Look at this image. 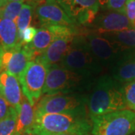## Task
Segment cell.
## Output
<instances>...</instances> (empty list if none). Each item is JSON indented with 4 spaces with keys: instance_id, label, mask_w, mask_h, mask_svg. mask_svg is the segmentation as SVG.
<instances>
[{
    "instance_id": "277c9868",
    "label": "cell",
    "mask_w": 135,
    "mask_h": 135,
    "mask_svg": "<svg viewBox=\"0 0 135 135\" xmlns=\"http://www.w3.org/2000/svg\"><path fill=\"white\" fill-rule=\"evenodd\" d=\"M90 135H131L135 132V112L116 111L91 118Z\"/></svg>"
},
{
    "instance_id": "484cf974",
    "label": "cell",
    "mask_w": 135,
    "mask_h": 135,
    "mask_svg": "<svg viewBox=\"0 0 135 135\" xmlns=\"http://www.w3.org/2000/svg\"><path fill=\"white\" fill-rule=\"evenodd\" d=\"M125 14L128 18L133 28H135V0H127Z\"/></svg>"
},
{
    "instance_id": "7c38bea8",
    "label": "cell",
    "mask_w": 135,
    "mask_h": 135,
    "mask_svg": "<svg viewBox=\"0 0 135 135\" xmlns=\"http://www.w3.org/2000/svg\"><path fill=\"white\" fill-rule=\"evenodd\" d=\"M90 26L99 34L116 32L133 28L126 14L113 11L98 15Z\"/></svg>"
},
{
    "instance_id": "f1b7e54d",
    "label": "cell",
    "mask_w": 135,
    "mask_h": 135,
    "mask_svg": "<svg viewBox=\"0 0 135 135\" xmlns=\"http://www.w3.org/2000/svg\"><path fill=\"white\" fill-rule=\"evenodd\" d=\"M7 1H8V0H0V7L3 5V4H5Z\"/></svg>"
},
{
    "instance_id": "1f68e13d",
    "label": "cell",
    "mask_w": 135,
    "mask_h": 135,
    "mask_svg": "<svg viewBox=\"0 0 135 135\" xmlns=\"http://www.w3.org/2000/svg\"><path fill=\"white\" fill-rule=\"evenodd\" d=\"M133 135H135V132H134V134H133Z\"/></svg>"
},
{
    "instance_id": "d4e9b609",
    "label": "cell",
    "mask_w": 135,
    "mask_h": 135,
    "mask_svg": "<svg viewBox=\"0 0 135 135\" xmlns=\"http://www.w3.org/2000/svg\"><path fill=\"white\" fill-rule=\"evenodd\" d=\"M127 0H106L104 8L107 11H118L125 14V8Z\"/></svg>"
},
{
    "instance_id": "8992f818",
    "label": "cell",
    "mask_w": 135,
    "mask_h": 135,
    "mask_svg": "<svg viewBox=\"0 0 135 135\" xmlns=\"http://www.w3.org/2000/svg\"><path fill=\"white\" fill-rule=\"evenodd\" d=\"M49 66L40 56L29 62L18 78L24 96L35 106L43 94Z\"/></svg>"
},
{
    "instance_id": "603a6c76",
    "label": "cell",
    "mask_w": 135,
    "mask_h": 135,
    "mask_svg": "<svg viewBox=\"0 0 135 135\" xmlns=\"http://www.w3.org/2000/svg\"><path fill=\"white\" fill-rule=\"evenodd\" d=\"M122 92L127 108L135 112V80L122 84Z\"/></svg>"
},
{
    "instance_id": "9a60e30c",
    "label": "cell",
    "mask_w": 135,
    "mask_h": 135,
    "mask_svg": "<svg viewBox=\"0 0 135 135\" xmlns=\"http://www.w3.org/2000/svg\"><path fill=\"white\" fill-rule=\"evenodd\" d=\"M74 37H61L55 38L48 48L40 57L49 66L61 62L62 59L71 45Z\"/></svg>"
},
{
    "instance_id": "4fadbf2b",
    "label": "cell",
    "mask_w": 135,
    "mask_h": 135,
    "mask_svg": "<svg viewBox=\"0 0 135 135\" xmlns=\"http://www.w3.org/2000/svg\"><path fill=\"white\" fill-rule=\"evenodd\" d=\"M111 77L125 84L135 80V50H128L111 68Z\"/></svg>"
},
{
    "instance_id": "2e32d148",
    "label": "cell",
    "mask_w": 135,
    "mask_h": 135,
    "mask_svg": "<svg viewBox=\"0 0 135 135\" xmlns=\"http://www.w3.org/2000/svg\"><path fill=\"white\" fill-rule=\"evenodd\" d=\"M19 45L22 44L16 23L11 20L0 18V47L10 49Z\"/></svg>"
},
{
    "instance_id": "ffe728a7",
    "label": "cell",
    "mask_w": 135,
    "mask_h": 135,
    "mask_svg": "<svg viewBox=\"0 0 135 135\" xmlns=\"http://www.w3.org/2000/svg\"><path fill=\"white\" fill-rule=\"evenodd\" d=\"M18 113L11 107L8 115L0 120V135H15L17 127Z\"/></svg>"
},
{
    "instance_id": "d6986e66",
    "label": "cell",
    "mask_w": 135,
    "mask_h": 135,
    "mask_svg": "<svg viewBox=\"0 0 135 135\" xmlns=\"http://www.w3.org/2000/svg\"><path fill=\"white\" fill-rule=\"evenodd\" d=\"M101 35L119 44L126 50H135V28H130L120 32L103 33Z\"/></svg>"
},
{
    "instance_id": "cb8c5ba5",
    "label": "cell",
    "mask_w": 135,
    "mask_h": 135,
    "mask_svg": "<svg viewBox=\"0 0 135 135\" xmlns=\"http://www.w3.org/2000/svg\"><path fill=\"white\" fill-rule=\"evenodd\" d=\"M38 32V29L34 26H29L28 28L19 34V38L22 45H26L32 43L35 35Z\"/></svg>"
},
{
    "instance_id": "e0dca14e",
    "label": "cell",
    "mask_w": 135,
    "mask_h": 135,
    "mask_svg": "<svg viewBox=\"0 0 135 135\" xmlns=\"http://www.w3.org/2000/svg\"><path fill=\"white\" fill-rule=\"evenodd\" d=\"M15 135H23L33 125L35 119V109L31 105L27 98L23 95L19 110Z\"/></svg>"
},
{
    "instance_id": "4dcf8cb0",
    "label": "cell",
    "mask_w": 135,
    "mask_h": 135,
    "mask_svg": "<svg viewBox=\"0 0 135 135\" xmlns=\"http://www.w3.org/2000/svg\"><path fill=\"white\" fill-rule=\"evenodd\" d=\"M32 1H34L35 2H41L43 0H32Z\"/></svg>"
},
{
    "instance_id": "44dd1931",
    "label": "cell",
    "mask_w": 135,
    "mask_h": 135,
    "mask_svg": "<svg viewBox=\"0 0 135 135\" xmlns=\"http://www.w3.org/2000/svg\"><path fill=\"white\" fill-rule=\"evenodd\" d=\"M23 5V2L7 1L0 7V18L11 20L16 23Z\"/></svg>"
},
{
    "instance_id": "d6a6232c",
    "label": "cell",
    "mask_w": 135,
    "mask_h": 135,
    "mask_svg": "<svg viewBox=\"0 0 135 135\" xmlns=\"http://www.w3.org/2000/svg\"><path fill=\"white\" fill-rule=\"evenodd\" d=\"M23 135H28V134H23Z\"/></svg>"
},
{
    "instance_id": "5b68a950",
    "label": "cell",
    "mask_w": 135,
    "mask_h": 135,
    "mask_svg": "<svg viewBox=\"0 0 135 135\" xmlns=\"http://www.w3.org/2000/svg\"><path fill=\"white\" fill-rule=\"evenodd\" d=\"M89 80L90 79L71 71L59 64L53 65L49 68L43 94H71L89 86Z\"/></svg>"
},
{
    "instance_id": "9c48e42d",
    "label": "cell",
    "mask_w": 135,
    "mask_h": 135,
    "mask_svg": "<svg viewBox=\"0 0 135 135\" xmlns=\"http://www.w3.org/2000/svg\"><path fill=\"white\" fill-rule=\"evenodd\" d=\"M61 7L76 25L90 26L97 17L100 0H46Z\"/></svg>"
},
{
    "instance_id": "83f0119b",
    "label": "cell",
    "mask_w": 135,
    "mask_h": 135,
    "mask_svg": "<svg viewBox=\"0 0 135 135\" xmlns=\"http://www.w3.org/2000/svg\"><path fill=\"white\" fill-rule=\"evenodd\" d=\"M8 1H9V2H23L26 1V0H8Z\"/></svg>"
},
{
    "instance_id": "ac0fdd59",
    "label": "cell",
    "mask_w": 135,
    "mask_h": 135,
    "mask_svg": "<svg viewBox=\"0 0 135 135\" xmlns=\"http://www.w3.org/2000/svg\"><path fill=\"white\" fill-rule=\"evenodd\" d=\"M54 41V36L48 27H42L38 29L32 43L26 44L30 50L35 59L43 54Z\"/></svg>"
},
{
    "instance_id": "5bb4252c",
    "label": "cell",
    "mask_w": 135,
    "mask_h": 135,
    "mask_svg": "<svg viewBox=\"0 0 135 135\" xmlns=\"http://www.w3.org/2000/svg\"><path fill=\"white\" fill-rule=\"evenodd\" d=\"M0 94L11 106L19 110L23 95L17 77L6 71L0 73Z\"/></svg>"
},
{
    "instance_id": "7402d4cb",
    "label": "cell",
    "mask_w": 135,
    "mask_h": 135,
    "mask_svg": "<svg viewBox=\"0 0 135 135\" xmlns=\"http://www.w3.org/2000/svg\"><path fill=\"white\" fill-rule=\"evenodd\" d=\"M33 14V6L30 4H23L19 16L16 20V24L19 34L30 26Z\"/></svg>"
},
{
    "instance_id": "52a82bcc",
    "label": "cell",
    "mask_w": 135,
    "mask_h": 135,
    "mask_svg": "<svg viewBox=\"0 0 135 135\" xmlns=\"http://www.w3.org/2000/svg\"><path fill=\"white\" fill-rule=\"evenodd\" d=\"M83 37L89 50L103 68L111 69L121 56L128 50L97 32L87 34Z\"/></svg>"
},
{
    "instance_id": "8fae6325",
    "label": "cell",
    "mask_w": 135,
    "mask_h": 135,
    "mask_svg": "<svg viewBox=\"0 0 135 135\" xmlns=\"http://www.w3.org/2000/svg\"><path fill=\"white\" fill-rule=\"evenodd\" d=\"M35 15L42 27L50 26H64L75 27L77 25L64 10L55 3L45 2L37 6Z\"/></svg>"
},
{
    "instance_id": "3957f363",
    "label": "cell",
    "mask_w": 135,
    "mask_h": 135,
    "mask_svg": "<svg viewBox=\"0 0 135 135\" xmlns=\"http://www.w3.org/2000/svg\"><path fill=\"white\" fill-rule=\"evenodd\" d=\"M60 65L89 79L95 77L103 71V67L88 48L83 35L74 37Z\"/></svg>"
},
{
    "instance_id": "6da1fadb",
    "label": "cell",
    "mask_w": 135,
    "mask_h": 135,
    "mask_svg": "<svg viewBox=\"0 0 135 135\" xmlns=\"http://www.w3.org/2000/svg\"><path fill=\"white\" fill-rule=\"evenodd\" d=\"M92 128V119L86 114V110L62 113H35L33 125L25 134L90 135Z\"/></svg>"
},
{
    "instance_id": "f546056e",
    "label": "cell",
    "mask_w": 135,
    "mask_h": 135,
    "mask_svg": "<svg viewBox=\"0 0 135 135\" xmlns=\"http://www.w3.org/2000/svg\"><path fill=\"white\" fill-rule=\"evenodd\" d=\"M55 135H74L72 134H55Z\"/></svg>"
},
{
    "instance_id": "7a4b0ae2",
    "label": "cell",
    "mask_w": 135,
    "mask_h": 135,
    "mask_svg": "<svg viewBox=\"0 0 135 135\" xmlns=\"http://www.w3.org/2000/svg\"><path fill=\"white\" fill-rule=\"evenodd\" d=\"M86 107L90 118L126 110L122 84L110 75L101 76L87 98Z\"/></svg>"
},
{
    "instance_id": "30bf717a",
    "label": "cell",
    "mask_w": 135,
    "mask_h": 135,
    "mask_svg": "<svg viewBox=\"0 0 135 135\" xmlns=\"http://www.w3.org/2000/svg\"><path fill=\"white\" fill-rule=\"evenodd\" d=\"M34 59L32 53L26 45L10 49L0 47V73L6 71L19 78L28 63Z\"/></svg>"
},
{
    "instance_id": "ba28073f",
    "label": "cell",
    "mask_w": 135,
    "mask_h": 135,
    "mask_svg": "<svg viewBox=\"0 0 135 135\" xmlns=\"http://www.w3.org/2000/svg\"><path fill=\"white\" fill-rule=\"evenodd\" d=\"M86 97L77 94L46 95L37 104L35 113H62L86 110Z\"/></svg>"
},
{
    "instance_id": "4316f807",
    "label": "cell",
    "mask_w": 135,
    "mask_h": 135,
    "mask_svg": "<svg viewBox=\"0 0 135 135\" xmlns=\"http://www.w3.org/2000/svg\"><path fill=\"white\" fill-rule=\"evenodd\" d=\"M12 107L8 103L5 98L0 94V120L8 115Z\"/></svg>"
}]
</instances>
